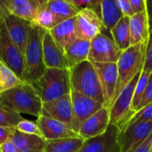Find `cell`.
Listing matches in <instances>:
<instances>
[{"label":"cell","mask_w":152,"mask_h":152,"mask_svg":"<svg viewBox=\"0 0 152 152\" xmlns=\"http://www.w3.org/2000/svg\"><path fill=\"white\" fill-rule=\"evenodd\" d=\"M0 102L19 114H28L39 118L42 113V100L31 84L24 81L1 94Z\"/></svg>","instance_id":"cell-1"},{"label":"cell","mask_w":152,"mask_h":152,"mask_svg":"<svg viewBox=\"0 0 152 152\" xmlns=\"http://www.w3.org/2000/svg\"><path fill=\"white\" fill-rule=\"evenodd\" d=\"M31 86L43 102L57 100L71 93L69 69H46Z\"/></svg>","instance_id":"cell-2"},{"label":"cell","mask_w":152,"mask_h":152,"mask_svg":"<svg viewBox=\"0 0 152 152\" xmlns=\"http://www.w3.org/2000/svg\"><path fill=\"white\" fill-rule=\"evenodd\" d=\"M45 29L32 24L28 44L23 54L24 71L22 81L32 84L45 71L43 55V38Z\"/></svg>","instance_id":"cell-3"},{"label":"cell","mask_w":152,"mask_h":152,"mask_svg":"<svg viewBox=\"0 0 152 152\" xmlns=\"http://www.w3.org/2000/svg\"><path fill=\"white\" fill-rule=\"evenodd\" d=\"M71 91L92 98L105 105L96 69L90 61L69 69Z\"/></svg>","instance_id":"cell-4"},{"label":"cell","mask_w":152,"mask_h":152,"mask_svg":"<svg viewBox=\"0 0 152 152\" xmlns=\"http://www.w3.org/2000/svg\"><path fill=\"white\" fill-rule=\"evenodd\" d=\"M146 45L147 44L132 45L122 53L117 62L118 83L112 103L126 85L129 84L136 75L142 71L145 60Z\"/></svg>","instance_id":"cell-5"},{"label":"cell","mask_w":152,"mask_h":152,"mask_svg":"<svg viewBox=\"0 0 152 152\" xmlns=\"http://www.w3.org/2000/svg\"><path fill=\"white\" fill-rule=\"evenodd\" d=\"M141 73L136 75L134 79L126 85V86L120 92L110 108V125L117 126L119 131L126 127L129 120L135 114V112L132 110V102L134 89Z\"/></svg>","instance_id":"cell-6"},{"label":"cell","mask_w":152,"mask_h":152,"mask_svg":"<svg viewBox=\"0 0 152 152\" xmlns=\"http://www.w3.org/2000/svg\"><path fill=\"white\" fill-rule=\"evenodd\" d=\"M0 61L9 66L13 72L22 80L24 71L23 55L12 43L7 32L1 13L0 4Z\"/></svg>","instance_id":"cell-7"},{"label":"cell","mask_w":152,"mask_h":152,"mask_svg":"<svg viewBox=\"0 0 152 152\" xmlns=\"http://www.w3.org/2000/svg\"><path fill=\"white\" fill-rule=\"evenodd\" d=\"M122 53L112 37L102 32L90 42L88 61L96 63H117Z\"/></svg>","instance_id":"cell-8"},{"label":"cell","mask_w":152,"mask_h":152,"mask_svg":"<svg viewBox=\"0 0 152 152\" xmlns=\"http://www.w3.org/2000/svg\"><path fill=\"white\" fill-rule=\"evenodd\" d=\"M0 4H1L2 17H3L4 22L5 24L9 37H11V39H12V43L15 45V46L18 48V50L20 52V53L23 55L25 53L27 44H28L32 23L26 21V20L13 15L12 13H11L4 6L1 0H0Z\"/></svg>","instance_id":"cell-9"},{"label":"cell","mask_w":152,"mask_h":152,"mask_svg":"<svg viewBox=\"0 0 152 152\" xmlns=\"http://www.w3.org/2000/svg\"><path fill=\"white\" fill-rule=\"evenodd\" d=\"M152 133V122H137L119 131L118 142L121 152H133Z\"/></svg>","instance_id":"cell-10"},{"label":"cell","mask_w":152,"mask_h":152,"mask_svg":"<svg viewBox=\"0 0 152 152\" xmlns=\"http://www.w3.org/2000/svg\"><path fill=\"white\" fill-rule=\"evenodd\" d=\"M104 29L101 18L90 8L79 12L75 17V33L77 39L91 41Z\"/></svg>","instance_id":"cell-11"},{"label":"cell","mask_w":152,"mask_h":152,"mask_svg":"<svg viewBox=\"0 0 152 152\" xmlns=\"http://www.w3.org/2000/svg\"><path fill=\"white\" fill-rule=\"evenodd\" d=\"M41 116L60 121L73 130L74 118L70 94L49 102H43Z\"/></svg>","instance_id":"cell-12"},{"label":"cell","mask_w":152,"mask_h":152,"mask_svg":"<svg viewBox=\"0 0 152 152\" xmlns=\"http://www.w3.org/2000/svg\"><path fill=\"white\" fill-rule=\"evenodd\" d=\"M70 95L74 118L73 130L78 134L81 124L105 105L100 102L73 91H71Z\"/></svg>","instance_id":"cell-13"},{"label":"cell","mask_w":152,"mask_h":152,"mask_svg":"<svg viewBox=\"0 0 152 152\" xmlns=\"http://www.w3.org/2000/svg\"><path fill=\"white\" fill-rule=\"evenodd\" d=\"M118 134L119 129L110 125L103 134L85 140L84 145L77 152H121L118 142Z\"/></svg>","instance_id":"cell-14"},{"label":"cell","mask_w":152,"mask_h":152,"mask_svg":"<svg viewBox=\"0 0 152 152\" xmlns=\"http://www.w3.org/2000/svg\"><path fill=\"white\" fill-rule=\"evenodd\" d=\"M99 77L101 88L105 102V106L110 108L118 83L117 63H96L93 62Z\"/></svg>","instance_id":"cell-15"},{"label":"cell","mask_w":152,"mask_h":152,"mask_svg":"<svg viewBox=\"0 0 152 152\" xmlns=\"http://www.w3.org/2000/svg\"><path fill=\"white\" fill-rule=\"evenodd\" d=\"M110 125V108L103 106L80 126L78 134L84 140L94 138L103 134Z\"/></svg>","instance_id":"cell-16"},{"label":"cell","mask_w":152,"mask_h":152,"mask_svg":"<svg viewBox=\"0 0 152 152\" xmlns=\"http://www.w3.org/2000/svg\"><path fill=\"white\" fill-rule=\"evenodd\" d=\"M37 123L40 128L42 136L45 141L79 137V134L77 133L74 132L66 125L55 119L40 116L39 118H37Z\"/></svg>","instance_id":"cell-17"},{"label":"cell","mask_w":152,"mask_h":152,"mask_svg":"<svg viewBox=\"0 0 152 152\" xmlns=\"http://www.w3.org/2000/svg\"><path fill=\"white\" fill-rule=\"evenodd\" d=\"M4 6L13 15L33 23L44 0H1Z\"/></svg>","instance_id":"cell-18"},{"label":"cell","mask_w":152,"mask_h":152,"mask_svg":"<svg viewBox=\"0 0 152 152\" xmlns=\"http://www.w3.org/2000/svg\"><path fill=\"white\" fill-rule=\"evenodd\" d=\"M43 55L46 69H67L64 53L47 30L43 38Z\"/></svg>","instance_id":"cell-19"},{"label":"cell","mask_w":152,"mask_h":152,"mask_svg":"<svg viewBox=\"0 0 152 152\" xmlns=\"http://www.w3.org/2000/svg\"><path fill=\"white\" fill-rule=\"evenodd\" d=\"M129 28L131 46L141 44H147L151 30L146 12L136 13L131 17L129 21Z\"/></svg>","instance_id":"cell-20"},{"label":"cell","mask_w":152,"mask_h":152,"mask_svg":"<svg viewBox=\"0 0 152 152\" xmlns=\"http://www.w3.org/2000/svg\"><path fill=\"white\" fill-rule=\"evenodd\" d=\"M49 32L55 43L65 53L67 49L77 39L75 33V17L61 22Z\"/></svg>","instance_id":"cell-21"},{"label":"cell","mask_w":152,"mask_h":152,"mask_svg":"<svg viewBox=\"0 0 152 152\" xmlns=\"http://www.w3.org/2000/svg\"><path fill=\"white\" fill-rule=\"evenodd\" d=\"M90 42L86 40L76 39L65 52V61L68 69L76 65L88 61L90 51Z\"/></svg>","instance_id":"cell-22"},{"label":"cell","mask_w":152,"mask_h":152,"mask_svg":"<svg viewBox=\"0 0 152 152\" xmlns=\"http://www.w3.org/2000/svg\"><path fill=\"white\" fill-rule=\"evenodd\" d=\"M12 141L20 152H45L46 141L41 136L26 134L15 130Z\"/></svg>","instance_id":"cell-23"},{"label":"cell","mask_w":152,"mask_h":152,"mask_svg":"<svg viewBox=\"0 0 152 152\" xmlns=\"http://www.w3.org/2000/svg\"><path fill=\"white\" fill-rule=\"evenodd\" d=\"M122 17L123 14L115 0L101 1V20L105 29L110 32Z\"/></svg>","instance_id":"cell-24"},{"label":"cell","mask_w":152,"mask_h":152,"mask_svg":"<svg viewBox=\"0 0 152 152\" xmlns=\"http://www.w3.org/2000/svg\"><path fill=\"white\" fill-rule=\"evenodd\" d=\"M84 142L85 140L80 136L46 141L45 152H77Z\"/></svg>","instance_id":"cell-25"},{"label":"cell","mask_w":152,"mask_h":152,"mask_svg":"<svg viewBox=\"0 0 152 152\" xmlns=\"http://www.w3.org/2000/svg\"><path fill=\"white\" fill-rule=\"evenodd\" d=\"M45 6L52 13L54 14L60 23L76 17L79 12L71 4L69 0H46Z\"/></svg>","instance_id":"cell-26"},{"label":"cell","mask_w":152,"mask_h":152,"mask_svg":"<svg viewBox=\"0 0 152 152\" xmlns=\"http://www.w3.org/2000/svg\"><path fill=\"white\" fill-rule=\"evenodd\" d=\"M129 21L130 18L123 16L117 25L110 30V35L113 41L122 52L131 46Z\"/></svg>","instance_id":"cell-27"},{"label":"cell","mask_w":152,"mask_h":152,"mask_svg":"<svg viewBox=\"0 0 152 152\" xmlns=\"http://www.w3.org/2000/svg\"><path fill=\"white\" fill-rule=\"evenodd\" d=\"M21 81L9 66L0 61V94L15 87Z\"/></svg>","instance_id":"cell-28"},{"label":"cell","mask_w":152,"mask_h":152,"mask_svg":"<svg viewBox=\"0 0 152 152\" xmlns=\"http://www.w3.org/2000/svg\"><path fill=\"white\" fill-rule=\"evenodd\" d=\"M45 1L44 0L43 4L41 5L34 21L32 24H35L47 31H50L54 27H56L58 24H60V21L58 19L54 16L53 13H52L45 6Z\"/></svg>","instance_id":"cell-29"},{"label":"cell","mask_w":152,"mask_h":152,"mask_svg":"<svg viewBox=\"0 0 152 152\" xmlns=\"http://www.w3.org/2000/svg\"><path fill=\"white\" fill-rule=\"evenodd\" d=\"M23 119L20 114L16 113L0 102V126L16 128L17 125Z\"/></svg>","instance_id":"cell-30"},{"label":"cell","mask_w":152,"mask_h":152,"mask_svg":"<svg viewBox=\"0 0 152 152\" xmlns=\"http://www.w3.org/2000/svg\"><path fill=\"white\" fill-rule=\"evenodd\" d=\"M151 72L148 71H142L139 80L136 84L135 89H134V98H133V102H132V110L136 112L137 107L141 102V100L143 96L144 91L146 89L147 84L149 82V78L151 76Z\"/></svg>","instance_id":"cell-31"},{"label":"cell","mask_w":152,"mask_h":152,"mask_svg":"<svg viewBox=\"0 0 152 152\" xmlns=\"http://www.w3.org/2000/svg\"><path fill=\"white\" fill-rule=\"evenodd\" d=\"M16 130H18L20 133L26 134L37 135V136L43 137L42 136V133L40 131V128H39L37 123L34 122V121H30V120L25 119V118L17 125Z\"/></svg>","instance_id":"cell-32"},{"label":"cell","mask_w":152,"mask_h":152,"mask_svg":"<svg viewBox=\"0 0 152 152\" xmlns=\"http://www.w3.org/2000/svg\"><path fill=\"white\" fill-rule=\"evenodd\" d=\"M137 122H152V103L135 112L133 118L129 120L126 127L131 124ZM125 127V128H126Z\"/></svg>","instance_id":"cell-33"},{"label":"cell","mask_w":152,"mask_h":152,"mask_svg":"<svg viewBox=\"0 0 152 152\" xmlns=\"http://www.w3.org/2000/svg\"><path fill=\"white\" fill-rule=\"evenodd\" d=\"M142 70L152 73V30H151L150 32L149 40L146 45L145 60H144V65Z\"/></svg>","instance_id":"cell-34"},{"label":"cell","mask_w":152,"mask_h":152,"mask_svg":"<svg viewBox=\"0 0 152 152\" xmlns=\"http://www.w3.org/2000/svg\"><path fill=\"white\" fill-rule=\"evenodd\" d=\"M151 103H152V73L151 74V76H150L149 82L147 84V86H146V89L144 91L143 96H142V98L141 100L140 104L137 107L136 111L142 110V108L146 107L147 105H149Z\"/></svg>","instance_id":"cell-35"},{"label":"cell","mask_w":152,"mask_h":152,"mask_svg":"<svg viewBox=\"0 0 152 152\" xmlns=\"http://www.w3.org/2000/svg\"><path fill=\"white\" fill-rule=\"evenodd\" d=\"M15 130L16 128L14 127L0 126V146L12 139Z\"/></svg>","instance_id":"cell-36"},{"label":"cell","mask_w":152,"mask_h":152,"mask_svg":"<svg viewBox=\"0 0 152 152\" xmlns=\"http://www.w3.org/2000/svg\"><path fill=\"white\" fill-rule=\"evenodd\" d=\"M116 2H117L118 8L120 9L123 16L131 18L134 15L132 5L130 4V0H117Z\"/></svg>","instance_id":"cell-37"},{"label":"cell","mask_w":152,"mask_h":152,"mask_svg":"<svg viewBox=\"0 0 152 152\" xmlns=\"http://www.w3.org/2000/svg\"><path fill=\"white\" fill-rule=\"evenodd\" d=\"M133 11L134 14L146 12V2L145 0H130Z\"/></svg>","instance_id":"cell-38"},{"label":"cell","mask_w":152,"mask_h":152,"mask_svg":"<svg viewBox=\"0 0 152 152\" xmlns=\"http://www.w3.org/2000/svg\"><path fill=\"white\" fill-rule=\"evenodd\" d=\"M69 2L78 12H81L85 9L89 8L92 0H69Z\"/></svg>","instance_id":"cell-39"},{"label":"cell","mask_w":152,"mask_h":152,"mask_svg":"<svg viewBox=\"0 0 152 152\" xmlns=\"http://www.w3.org/2000/svg\"><path fill=\"white\" fill-rule=\"evenodd\" d=\"M152 144V133L151 135L133 152H151V148Z\"/></svg>","instance_id":"cell-40"},{"label":"cell","mask_w":152,"mask_h":152,"mask_svg":"<svg viewBox=\"0 0 152 152\" xmlns=\"http://www.w3.org/2000/svg\"><path fill=\"white\" fill-rule=\"evenodd\" d=\"M0 150L1 152H20L12 140L6 142L4 144L0 146Z\"/></svg>","instance_id":"cell-41"},{"label":"cell","mask_w":152,"mask_h":152,"mask_svg":"<svg viewBox=\"0 0 152 152\" xmlns=\"http://www.w3.org/2000/svg\"><path fill=\"white\" fill-rule=\"evenodd\" d=\"M146 2V12L149 21L150 30H152V0H145Z\"/></svg>","instance_id":"cell-42"},{"label":"cell","mask_w":152,"mask_h":152,"mask_svg":"<svg viewBox=\"0 0 152 152\" xmlns=\"http://www.w3.org/2000/svg\"><path fill=\"white\" fill-rule=\"evenodd\" d=\"M151 152H152V144H151Z\"/></svg>","instance_id":"cell-43"},{"label":"cell","mask_w":152,"mask_h":152,"mask_svg":"<svg viewBox=\"0 0 152 152\" xmlns=\"http://www.w3.org/2000/svg\"><path fill=\"white\" fill-rule=\"evenodd\" d=\"M0 152H1V150H0Z\"/></svg>","instance_id":"cell-44"}]
</instances>
